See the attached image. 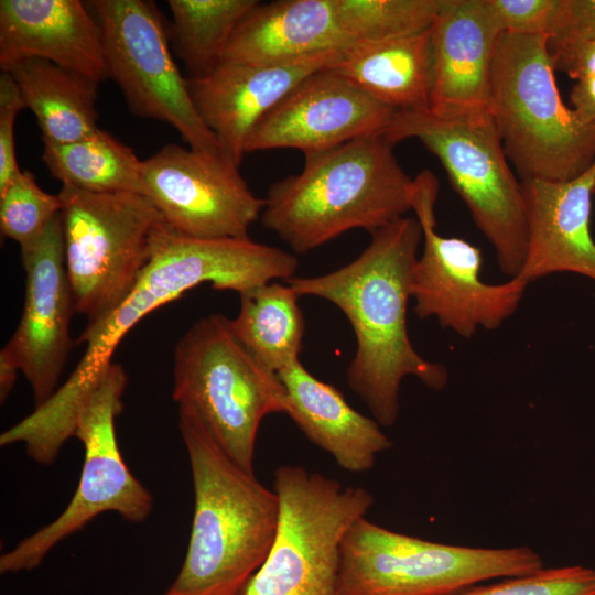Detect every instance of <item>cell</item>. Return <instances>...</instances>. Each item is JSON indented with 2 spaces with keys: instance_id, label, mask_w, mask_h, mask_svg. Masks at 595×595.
I'll use <instances>...</instances> for the list:
<instances>
[{
  "instance_id": "1",
  "label": "cell",
  "mask_w": 595,
  "mask_h": 595,
  "mask_svg": "<svg viewBox=\"0 0 595 595\" xmlns=\"http://www.w3.org/2000/svg\"><path fill=\"white\" fill-rule=\"evenodd\" d=\"M422 237L418 219L404 216L374 232L349 263L322 275L285 280L300 296L324 299L347 317L356 339L347 383L381 426L398 419L405 377L433 390L448 382L447 368L422 357L408 334L412 271Z\"/></svg>"
},
{
  "instance_id": "2",
  "label": "cell",
  "mask_w": 595,
  "mask_h": 595,
  "mask_svg": "<svg viewBox=\"0 0 595 595\" xmlns=\"http://www.w3.org/2000/svg\"><path fill=\"white\" fill-rule=\"evenodd\" d=\"M178 430L194 512L183 564L163 595H237L273 544L278 495L226 455L192 408L178 405Z\"/></svg>"
},
{
  "instance_id": "3",
  "label": "cell",
  "mask_w": 595,
  "mask_h": 595,
  "mask_svg": "<svg viewBox=\"0 0 595 595\" xmlns=\"http://www.w3.org/2000/svg\"><path fill=\"white\" fill-rule=\"evenodd\" d=\"M383 134L304 154L302 170L268 190L260 220L293 252L353 229L371 235L411 210L414 182Z\"/></svg>"
},
{
  "instance_id": "4",
  "label": "cell",
  "mask_w": 595,
  "mask_h": 595,
  "mask_svg": "<svg viewBox=\"0 0 595 595\" xmlns=\"http://www.w3.org/2000/svg\"><path fill=\"white\" fill-rule=\"evenodd\" d=\"M294 253L250 238L203 239L161 225L150 262L129 294L108 314L88 323L75 344L85 353L66 382L52 396L62 409L74 407L110 366L125 335L144 316L202 283L238 294L277 279L294 277Z\"/></svg>"
},
{
  "instance_id": "5",
  "label": "cell",
  "mask_w": 595,
  "mask_h": 595,
  "mask_svg": "<svg viewBox=\"0 0 595 595\" xmlns=\"http://www.w3.org/2000/svg\"><path fill=\"white\" fill-rule=\"evenodd\" d=\"M548 41L501 35L489 113L521 180L567 181L595 162V123H582L561 99Z\"/></svg>"
},
{
  "instance_id": "6",
  "label": "cell",
  "mask_w": 595,
  "mask_h": 595,
  "mask_svg": "<svg viewBox=\"0 0 595 595\" xmlns=\"http://www.w3.org/2000/svg\"><path fill=\"white\" fill-rule=\"evenodd\" d=\"M172 398L192 408L226 455L252 474L262 420L288 411L278 374L253 358L219 313L201 317L177 340Z\"/></svg>"
},
{
  "instance_id": "7",
  "label": "cell",
  "mask_w": 595,
  "mask_h": 595,
  "mask_svg": "<svg viewBox=\"0 0 595 595\" xmlns=\"http://www.w3.org/2000/svg\"><path fill=\"white\" fill-rule=\"evenodd\" d=\"M383 136L394 145L416 139L437 158L476 227L494 248L500 271L517 277L527 251L522 185L510 167L489 111H397Z\"/></svg>"
},
{
  "instance_id": "8",
  "label": "cell",
  "mask_w": 595,
  "mask_h": 595,
  "mask_svg": "<svg viewBox=\"0 0 595 595\" xmlns=\"http://www.w3.org/2000/svg\"><path fill=\"white\" fill-rule=\"evenodd\" d=\"M274 491L280 502L275 539L237 595H340V545L367 516L372 495L300 465L277 468Z\"/></svg>"
},
{
  "instance_id": "9",
  "label": "cell",
  "mask_w": 595,
  "mask_h": 595,
  "mask_svg": "<svg viewBox=\"0 0 595 595\" xmlns=\"http://www.w3.org/2000/svg\"><path fill=\"white\" fill-rule=\"evenodd\" d=\"M529 547L473 548L391 531L366 517L340 545V595H454L480 582L543 569Z\"/></svg>"
},
{
  "instance_id": "10",
  "label": "cell",
  "mask_w": 595,
  "mask_h": 595,
  "mask_svg": "<svg viewBox=\"0 0 595 595\" xmlns=\"http://www.w3.org/2000/svg\"><path fill=\"white\" fill-rule=\"evenodd\" d=\"M127 382L123 367L111 363L79 401L71 428L84 447L77 488L60 516L0 556L1 574L37 567L60 542L104 512L133 523L152 512L153 497L126 464L116 434Z\"/></svg>"
},
{
  "instance_id": "11",
  "label": "cell",
  "mask_w": 595,
  "mask_h": 595,
  "mask_svg": "<svg viewBox=\"0 0 595 595\" xmlns=\"http://www.w3.org/2000/svg\"><path fill=\"white\" fill-rule=\"evenodd\" d=\"M58 196L75 313L94 323L133 289L164 219L137 193H90L63 185Z\"/></svg>"
},
{
  "instance_id": "12",
  "label": "cell",
  "mask_w": 595,
  "mask_h": 595,
  "mask_svg": "<svg viewBox=\"0 0 595 595\" xmlns=\"http://www.w3.org/2000/svg\"><path fill=\"white\" fill-rule=\"evenodd\" d=\"M88 3L101 29L108 77L118 85L131 111L169 123L193 150L224 156L194 106L156 6L144 0Z\"/></svg>"
},
{
  "instance_id": "13",
  "label": "cell",
  "mask_w": 595,
  "mask_h": 595,
  "mask_svg": "<svg viewBox=\"0 0 595 595\" xmlns=\"http://www.w3.org/2000/svg\"><path fill=\"white\" fill-rule=\"evenodd\" d=\"M411 210L422 228V253L412 271L411 299L421 320L433 317L443 328L473 337L479 328L494 331L518 310L529 282L520 277L498 284L480 278L483 255L459 237L435 229L439 181L431 171L414 178Z\"/></svg>"
},
{
  "instance_id": "14",
  "label": "cell",
  "mask_w": 595,
  "mask_h": 595,
  "mask_svg": "<svg viewBox=\"0 0 595 595\" xmlns=\"http://www.w3.org/2000/svg\"><path fill=\"white\" fill-rule=\"evenodd\" d=\"M224 156L175 143L142 161L143 195L172 230L193 238H249L266 199Z\"/></svg>"
},
{
  "instance_id": "15",
  "label": "cell",
  "mask_w": 595,
  "mask_h": 595,
  "mask_svg": "<svg viewBox=\"0 0 595 595\" xmlns=\"http://www.w3.org/2000/svg\"><path fill=\"white\" fill-rule=\"evenodd\" d=\"M20 249L25 272L24 306L20 323L0 356L23 372L36 408L58 389L74 344L69 322L75 307L65 270L61 212L36 239Z\"/></svg>"
},
{
  "instance_id": "16",
  "label": "cell",
  "mask_w": 595,
  "mask_h": 595,
  "mask_svg": "<svg viewBox=\"0 0 595 595\" xmlns=\"http://www.w3.org/2000/svg\"><path fill=\"white\" fill-rule=\"evenodd\" d=\"M396 113L331 67L324 68L300 82L257 123L245 152L324 151L358 138L383 134Z\"/></svg>"
},
{
  "instance_id": "17",
  "label": "cell",
  "mask_w": 595,
  "mask_h": 595,
  "mask_svg": "<svg viewBox=\"0 0 595 595\" xmlns=\"http://www.w3.org/2000/svg\"><path fill=\"white\" fill-rule=\"evenodd\" d=\"M343 51L279 63L224 61L206 74L187 78L194 106L218 140L223 155L239 166L257 123L300 82L333 66Z\"/></svg>"
},
{
  "instance_id": "18",
  "label": "cell",
  "mask_w": 595,
  "mask_h": 595,
  "mask_svg": "<svg viewBox=\"0 0 595 595\" xmlns=\"http://www.w3.org/2000/svg\"><path fill=\"white\" fill-rule=\"evenodd\" d=\"M527 251L517 277L531 281L571 272L595 281V240L591 231L595 162L567 181L521 180Z\"/></svg>"
},
{
  "instance_id": "19",
  "label": "cell",
  "mask_w": 595,
  "mask_h": 595,
  "mask_svg": "<svg viewBox=\"0 0 595 595\" xmlns=\"http://www.w3.org/2000/svg\"><path fill=\"white\" fill-rule=\"evenodd\" d=\"M431 112L489 111L495 54L504 34L486 0H443L430 28Z\"/></svg>"
},
{
  "instance_id": "20",
  "label": "cell",
  "mask_w": 595,
  "mask_h": 595,
  "mask_svg": "<svg viewBox=\"0 0 595 595\" xmlns=\"http://www.w3.org/2000/svg\"><path fill=\"white\" fill-rule=\"evenodd\" d=\"M41 58L98 83L108 78L98 20L79 0H1L0 67Z\"/></svg>"
},
{
  "instance_id": "21",
  "label": "cell",
  "mask_w": 595,
  "mask_h": 595,
  "mask_svg": "<svg viewBox=\"0 0 595 595\" xmlns=\"http://www.w3.org/2000/svg\"><path fill=\"white\" fill-rule=\"evenodd\" d=\"M278 376L285 389L286 415L340 468L365 473L392 446L375 419L355 410L336 387L312 375L300 359Z\"/></svg>"
},
{
  "instance_id": "22",
  "label": "cell",
  "mask_w": 595,
  "mask_h": 595,
  "mask_svg": "<svg viewBox=\"0 0 595 595\" xmlns=\"http://www.w3.org/2000/svg\"><path fill=\"white\" fill-rule=\"evenodd\" d=\"M347 47L336 0H277L258 2L245 17L224 61L279 63Z\"/></svg>"
},
{
  "instance_id": "23",
  "label": "cell",
  "mask_w": 595,
  "mask_h": 595,
  "mask_svg": "<svg viewBox=\"0 0 595 595\" xmlns=\"http://www.w3.org/2000/svg\"><path fill=\"white\" fill-rule=\"evenodd\" d=\"M377 101L397 111L430 108L432 46L430 29L343 51L331 66Z\"/></svg>"
},
{
  "instance_id": "24",
  "label": "cell",
  "mask_w": 595,
  "mask_h": 595,
  "mask_svg": "<svg viewBox=\"0 0 595 595\" xmlns=\"http://www.w3.org/2000/svg\"><path fill=\"white\" fill-rule=\"evenodd\" d=\"M24 104L35 116L43 142L63 144L98 129L96 108L100 83L41 58H30L9 69Z\"/></svg>"
},
{
  "instance_id": "25",
  "label": "cell",
  "mask_w": 595,
  "mask_h": 595,
  "mask_svg": "<svg viewBox=\"0 0 595 595\" xmlns=\"http://www.w3.org/2000/svg\"><path fill=\"white\" fill-rule=\"evenodd\" d=\"M239 298L240 309L230 318V327L253 358L275 374L300 359L305 333L301 296L288 283L269 282Z\"/></svg>"
},
{
  "instance_id": "26",
  "label": "cell",
  "mask_w": 595,
  "mask_h": 595,
  "mask_svg": "<svg viewBox=\"0 0 595 595\" xmlns=\"http://www.w3.org/2000/svg\"><path fill=\"white\" fill-rule=\"evenodd\" d=\"M43 143L42 161L63 185L90 193L143 195L142 161L109 132L98 128L74 142Z\"/></svg>"
},
{
  "instance_id": "27",
  "label": "cell",
  "mask_w": 595,
  "mask_h": 595,
  "mask_svg": "<svg viewBox=\"0 0 595 595\" xmlns=\"http://www.w3.org/2000/svg\"><path fill=\"white\" fill-rule=\"evenodd\" d=\"M257 0H169L176 52L191 76L223 63L228 44Z\"/></svg>"
},
{
  "instance_id": "28",
  "label": "cell",
  "mask_w": 595,
  "mask_h": 595,
  "mask_svg": "<svg viewBox=\"0 0 595 595\" xmlns=\"http://www.w3.org/2000/svg\"><path fill=\"white\" fill-rule=\"evenodd\" d=\"M443 0H336L340 28L350 46L429 30Z\"/></svg>"
},
{
  "instance_id": "29",
  "label": "cell",
  "mask_w": 595,
  "mask_h": 595,
  "mask_svg": "<svg viewBox=\"0 0 595 595\" xmlns=\"http://www.w3.org/2000/svg\"><path fill=\"white\" fill-rule=\"evenodd\" d=\"M62 209L57 195L43 191L30 171H20L0 192V229L20 247L36 239Z\"/></svg>"
},
{
  "instance_id": "30",
  "label": "cell",
  "mask_w": 595,
  "mask_h": 595,
  "mask_svg": "<svg viewBox=\"0 0 595 595\" xmlns=\"http://www.w3.org/2000/svg\"><path fill=\"white\" fill-rule=\"evenodd\" d=\"M454 595H595V570L582 565L541 569L472 586Z\"/></svg>"
},
{
  "instance_id": "31",
  "label": "cell",
  "mask_w": 595,
  "mask_h": 595,
  "mask_svg": "<svg viewBox=\"0 0 595 595\" xmlns=\"http://www.w3.org/2000/svg\"><path fill=\"white\" fill-rule=\"evenodd\" d=\"M502 33L540 35L554 34L561 0H486Z\"/></svg>"
},
{
  "instance_id": "32",
  "label": "cell",
  "mask_w": 595,
  "mask_h": 595,
  "mask_svg": "<svg viewBox=\"0 0 595 595\" xmlns=\"http://www.w3.org/2000/svg\"><path fill=\"white\" fill-rule=\"evenodd\" d=\"M26 108L18 84L9 72L0 74V192L21 171L15 156L14 122Z\"/></svg>"
},
{
  "instance_id": "33",
  "label": "cell",
  "mask_w": 595,
  "mask_h": 595,
  "mask_svg": "<svg viewBox=\"0 0 595 595\" xmlns=\"http://www.w3.org/2000/svg\"><path fill=\"white\" fill-rule=\"evenodd\" d=\"M555 71L578 80L595 77V35H580L548 41Z\"/></svg>"
},
{
  "instance_id": "34",
  "label": "cell",
  "mask_w": 595,
  "mask_h": 595,
  "mask_svg": "<svg viewBox=\"0 0 595 595\" xmlns=\"http://www.w3.org/2000/svg\"><path fill=\"white\" fill-rule=\"evenodd\" d=\"M595 35V0H561L554 34L549 39Z\"/></svg>"
},
{
  "instance_id": "35",
  "label": "cell",
  "mask_w": 595,
  "mask_h": 595,
  "mask_svg": "<svg viewBox=\"0 0 595 595\" xmlns=\"http://www.w3.org/2000/svg\"><path fill=\"white\" fill-rule=\"evenodd\" d=\"M572 110L584 125L595 123V77L576 80L570 93Z\"/></svg>"
},
{
  "instance_id": "36",
  "label": "cell",
  "mask_w": 595,
  "mask_h": 595,
  "mask_svg": "<svg viewBox=\"0 0 595 595\" xmlns=\"http://www.w3.org/2000/svg\"><path fill=\"white\" fill-rule=\"evenodd\" d=\"M19 369L8 359L0 356V400L6 401L12 391Z\"/></svg>"
}]
</instances>
